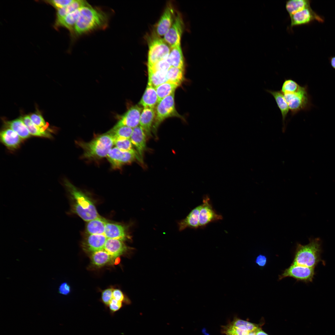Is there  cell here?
Masks as SVG:
<instances>
[{
    "instance_id": "6da1fadb",
    "label": "cell",
    "mask_w": 335,
    "mask_h": 335,
    "mask_svg": "<svg viewBox=\"0 0 335 335\" xmlns=\"http://www.w3.org/2000/svg\"><path fill=\"white\" fill-rule=\"evenodd\" d=\"M64 184L71 202L73 211L87 222L100 217L88 197L67 180H65Z\"/></svg>"
},
{
    "instance_id": "7a4b0ae2",
    "label": "cell",
    "mask_w": 335,
    "mask_h": 335,
    "mask_svg": "<svg viewBox=\"0 0 335 335\" xmlns=\"http://www.w3.org/2000/svg\"><path fill=\"white\" fill-rule=\"evenodd\" d=\"M107 23L106 14L89 4L80 8L74 32L80 35L96 29L104 28L106 27Z\"/></svg>"
},
{
    "instance_id": "3957f363",
    "label": "cell",
    "mask_w": 335,
    "mask_h": 335,
    "mask_svg": "<svg viewBox=\"0 0 335 335\" xmlns=\"http://www.w3.org/2000/svg\"><path fill=\"white\" fill-rule=\"evenodd\" d=\"M113 137L108 132L96 137L92 141L85 142L77 141L83 150V157L89 160L99 159L107 157L114 145Z\"/></svg>"
},
{
    "instance_id": "277c9868",
    "label": "cell",
    "mask_w": 335,
    "mask_h": 335,
    "mask_svg": "<svg viewBox=\"0 0 335 335\" xmlns=\"http://www.w3.org/2000/svg\"><path fill=\"white\" fill-rule=\"evenodd\" d=\"M321 244L318 238L310 239L306 245L297 243L292 264L314 268L320 261Z\"/></svg>"
},
{
    "instance_id": "5b68a950",
    "label": "cell",
    "mask_w": 335,
    "mask_h": 335,
    "mask_svg": "<svg viewBox=\"0 0 335 335\" xmlns=\"http://www.w3.org/2000/svg\"><path fill=\"white\" fill-rule=\"evenodd\" d=\"M283 95L293 115L302 110H308L312 106L307 85L301 86L295 92Z\"/></svg>"
},
{
    "instance_id": "8992f818",
    "label": "cell",
    "mask_w": 335,
    "mask_h": 335,
    "mask_svg": "<svg viewBox=\"0 0 335 335\" xmlns=\"http://www.w3.org/2000/svg\"><path fill=\"white\" fill-rule=\"evenodd\" d=\"M148 66H151L162 60L167 59L171 47L163 38L156 34L148 39Z\"/></svg>"
},
{
    "instance_id": "52a82bcc",
    "label": "cell",
    "mask_w": 335,
    "mask_h": 335,
    "mask_svg": "<svg viewBox=\"0 0 335 335\" xmlns=\"http://www.w3.org/2000/svg\"><path fill=\"white\" fill-rule=\"evenodd\" d=\"M155 117L153 126V132H156L160 124L166 119L171 117H183L177 111L174 101V93L165 97L156 106Z\"/></svg>"
},
{
    "instance_id": "ba28073f",
    "label": "cell",
    "mask_w": 335,
    "mask_h": 335,
    "mask_svg": "<svg viewBox=\"0 0 335 335\" xmlns=\"http://www.w3.org/2000/svg\"><path fill=\"white\" fill-rule=\"evenodd\" d=\"M107 157L114 169H119L123 165L132 163L135 159L141 161L136 151H123L116 147L110 150Z\"/></svg>"
},
{
    "instance_id": "9c48e42d",
    "label": "cell",
    "mask_w": 335,
    "mask_h": 335,
    "mask_svg": "<svg viewBox=\"0 0 335 335\" xmlns=\"http://www.w3.org/2000/svg\"><path fill=\"white\" fill-rule=\"evenodd\" d=\"M199 216V228H203L209 224L222 220V215L217 213L214 209L209 196L203 197Z\"/></svg>"
},
{
    "instance_id": "30bf717a",
    "label": "cell",
    "mask_w": 335,
    "mask_h": 335,
    "mask_svg": "<svg viewBox=\"0 0 335 335\" xmlns=\"http://www.w3.org/2000/svg\"><path fill=\"white\" fill-rule=\"evenodd\" d=\"M314 268L292 264L279 276V280L287 277H291L297 281L305 282L312 280L314 275Z\"/></svg>"
},
{
    "instance_id": "8fae6325",
    "label": "cell",
    "mask_w": 335,
    "mask_h": 335,
    "mask_svg": "<svg viewBox=\"0 0 335 335\" xmlns=\"http://www.w3.org/2000/svg\"><path fill=\"white\" fill-rule=\"evenodd\" d=\"M184 23L181 16L177 13L175 16L173 23L163 39L170 47L181 44L183 32Z\"/></svg>"
},
{
    "instance_id": "7c38bea8",
    "label": "cell",
    "mask_w": 335,
    "mask_h": 335,
    "mask_svg": "<svg viewBox=\"0 0 335 335\" xmlns=\"http://www.w3.org/2000/svg\"><path fill=\"white\" fill-rule=\"evenodd\" d=\"M289 16L291 27L307 24L314 20L319 22L324 21L323 18L316 13L310 7L305 8Z\"/></svg>"
},
{
    "instance_id": "4fadbf2b",
    "label": "cell",
    "mask_w": 335,
    "mask_h": 335,
    "mask_svg": "<svg viewBox=\"0 0 335 335\" xmlns=\"http://www.w3.org/2000/svg\"><path fill=\"white\" fill-rule=\"evenodd\" d=\"M141 110L142 108L138 105L131 107L120 117L118 122L114 127L126 126L133 129L137 127L139 123Z\"/></svg>"
},
{
    "instance_id": "5bb4252c",
    "label": "cell",
    "mask_w": 335,
    "mask_h": 335,
    "mask_svg": "<svg viewBox=\"0 0 335 335\" xmlns=\"http://www.w3.org/2000/svg\"><path fill=\"white\" fill-rule=\"evenodd\" d=\"M174 10L171 5L168 4L164 10L156 26V34L164 36L171 26L174 20Z\"/></svg>"
},
{
    "instance_id": "9a60e30c",
    "label": "cell",
    "mask_w": 335,
    "mask_h": 335,
    "mask_svg": "<svg viewBox=\"0 0 335 335\" xmlns=\"http://www.w3.org/2000/svg\"><path fill=\"white\" fill-rule=\"evenodd\" d=\"M145 131L139 125L133 129L130 139L142 162L144 152L146 149V136Z\"/></svg>"
},
{
    "instance_id": "2e32d148",
    "label": "cell",
    "mask_w": 335,
    "mask_h": 335,
    "mask_svg": "<svg viewBox=\"0 0 335 335\" xmlns=\"http://www.w3.org/2000/svg\"><path fill=\"white\" fill-rule=\"evenodd\" d=\"M107 239L104 234H89L83 243V248L92 253L104 249Z\"/></svg>"
},
{
    "instance_id": "e0dca14e",
    "label": "cell",
    "mask_w": 335,
    "mask_h": 335,
    "mask_svg": "<svg viewBox=\"0 0 335 335\" xmlns=\"http://www.w3.org/2000/svg\"><path fill=\"white\" fill-rule=\"evenodd\" d=\"M104 234L107 238L117 239L123 241L129 238L127 228L121 224L106 222Z\"/></svg>"
},
{
    "instance_id": "ac0fdd59",
    "label": "cell",
    "mask_w": 335,
    "mask_h": 335,
    "mask_svg": "<svg viewBox=\"0 0 335 335\" xmlns=\"http://www.w3.org/2000/svg\"><path fill=\"white\" fill-rule=\"evenodd\" d=\"M0 137L2 143L8 149L12 150L17 148L22 141V139L10 128L2 130L0 133Z\"/></svg>"
},
{
    "instance_id": "d6986e66",
    "label": "cell",
    "mask_w": 335,
    "mask_h": 335,
    "mask_svg": "<svg viewBox=\"0 0 335 335\" xmlns=\"http://www.w3.org/2000/svg\"><path fill=\"white\" fill-rule=\"evenodd\" d=\"M201 204L193 208L184 219L179 221V230L182 231L187 228L197 229L199 228V216Z\"/></svg>"
},
{
    "instance_id": "ffe728a7",
    "label": "cell",
    "mask_w": 335,
    "mask_h": 335,
    "mask_svg": "<svg viewBox=\"0 0 335 335\" xmlns=\"http://www.w3.org/2000/svg\"><path fill=\"white\" fill-rule=\"evenodd\" d=\"M155 117V112L154 108H144L141 114L139 124L148 136L151 135Z\"/></svg>"
},
{
    "instance_id": "44dd1931",
    "label": "cell",
    "mask_w": 335,
    "mask_h": 335,
    "mask_svg": "<svg viewBox=\"0 0 335 335\" xmlns=\"http://www.w3.org/2000/svg\"><path fill=\"white\" fill-rule=\"evenodd\" d=\"M128 249L123 241L110 238L107 239L104 248V249L113 258L122 255Z\"/></svg>"
},
{
    "instance_id": "7402d4cb",
    "label": "cell",
    "mask_w": 335,
    "mask_h": 335,
    "mask_svg": "<svg viewBox=\"0 0 335 335\" xmlns=\"http://www.w3.org/2000/svg\"><path fill=\"white\" fill-rule=\"evenodd\" d=\"M167 60L171 66L184 70V60L181 44L171 47Z\"/></svg>"
},
{
    "instance_id": "603a6c76",
    "label": "cell",
    "mask_w": 335,
    "mask_h": 335,
    "mask_svg": "<svg viewBox=\"0 0 335 335\" xmlns=\"http://www.w3.org/2000/svg\"><path fill=\"white\" fill-rule=\"evenodd\" d=\"M266 91L273 96L280 111L283 125V129L284 130L285 128L286 118L290 110L284 96L280 91L269 90H266Z\"/></svg>"
},
{
    "instance_id": "cb8c5ba5",
    "label": "cell",
    "mask_w": 335,
    "mask_h": 335,
    "mask_svg": "<svg viewBox=\"0 0 335 335\" xmlns=\"http://www.w3.org/2000/svg\"><path fill=\"white\" fill-rule=\"evenodd\" d=\"M158 103V96L155 88L147 84L139 104L144 108H154Z\"/></svg>"
},
{
    "instance_id": "d4e9b609",
    "label": "cell",
    "mask_w": 335,
    "mask_h": 335,
    "mask_svg": "<svg viewBox=\"0 0 335 335\" xmlns=\"http://www.w3.org/2000/svg\"><path fill=\"white\" fill-rule=\"evenodd\" d=\"M31 135L36 136L51 138V136L45 127H40L35 124L29 116L27 115L20 117Z\"/></svg>"
},
{
    "instance_id": "484cf974",
    "label": "cell",
    "mask_w": 335,
    "mask_h": 335,
    "mask_svg": "<svg viewBox=\"0 0 335 335\" xmlns=\"http://www.w3.org/2000/svg\"><path fill=\"white\" fill-rule=\"evenodd\" d=\"M80 8L68 14L59 21H56L55 27H64L71 32H74L75 26L80 14Z\"/></svg>"
},
{
    "instance_id": "4316f807",
    "label": "cell",
    "mask_w": 335,
    "mask_h": 335,
    "mask_svg": "<svg viewBox=\"0 0 335 335\" xmlns=\"http://www.w3.org/2000/svg\"><path fill=\"white\" fill-rule=\"evenodd\" d=\"M107 221L100 216L87 222L86 230L88 234H104Z\"/></svg>"
},
{
    "instance_id": "83f0119b",
    "label": "cell",
    "mask_w": 335,
    "mask_h": 335,
    "mask_svg": "<svg viewBox=\"0 0 335 335\" xmlns=\"http://www.w3.org/2000/svg\"><path fill=\"white\" fill-rule=\"evenodd\" d=\"M6 124L9 128L16 132L22 139H26L31 136L28 129L20 118L7 121Z\"/></svg>"
},
{
    "instance_id": "f1b7e54d",
    "label": "cell",
    "mask_w": 335,
    "mask_h": 335,
    "mask_svg": "<svg viewBox=\"0 0 335 335\" xmlns=\"http://www.w3.org/2000/svg\"><path fill=\"white\" fill-rule=\"evenodd\" d=\"M88 4H89L86 1L74 0L69 5L57 9L56 21H59L68 14Z\"/></svg>"
},
{
    "instance_id": "f546056e",
    "label": "cell",
    "mask_w": 335,
    "mask_h": 335,
    "mask_svg": "<svg viewBox=\"0 0 335 335\" xmlns=\"http://www.w3.org/2000/svg\"><path fill=\"white\" fill-rule=\"evenodd\" d=\"M113 258L104 249L92 253L91 259L92 264L96 267H100L109 263Z\"/></svg>"
},
{
    "instance_id": "4dcf8cb0",
    "label": "cell",
    "mask_w": 335,
    "mask_h": 335,
    "mask_svg": "<svg viewBox=\"0 0 335 335\" xmlns=\"http://www.w3.org/2000/svg\"><path fill=\"white\" fill-rule=\"evenodd\" d=\"M179 84L168 81L156 87L158 98V103L165 97L174 93Z\"/></svg>"
},
{
    "instance_id": "1f68e13d",
    "label": "cell",
    "mask_w": 335,
    "mask_h": 335,
    "mask_svg": "<svg viewBox=\"0 0 335 335\" xmlns=\"http://www.w3.org/2000/svg\"><path fill=\"white\" fill-rule=\"evenodd\" d=\"M310 7L308 0H290L286 1V9L289 16Z\"/></svg>"
},
{
    "instance_id": "d6a6232c",
    "label": "cell",
    "mask_w": 335,
    "mask_h": 335,
    "mask_svg": "<svg viewBox=\"0 0 335 335\" xmlns=\"http://www.w3.org/2000/svg\"><path fill=\"white\" fill-rule=\"evenodd\" d=\"M148 84L155 88L168 81L167 73L148 69Z\"/></svg>"
},
{
    "instance_id": "836d02e7",
    "label": "cell",
    "mask_w": 335,
    "mask_h": 335,
    "mask_svg": "<svg viewBox=\"0 0 335 335\" xmlns=\"http://www.w3.org/2000/svg\"><path fill=\"white\" fill-rule=\"evenodd\" d=\"M184 70L171 66L167 73L168 81L180 85L185 79Z\"/></svg>"
},
{
    "instance_id": "e575fe53",
    "label": "cell",
    "mask_w": 335,
    "mask_h": 335,
    "mask_svg": "<svg viewBox=\"0 0 335 335\" xmlns=\"http://www.w3.org/2000/svg\"><path fill=\"white\" fill-rule=\"evenodd\" d=\"M133 131V128L126 126L115 127H113L109 132L114 138V140L118 139H130Z\"/></svg>"
},
{
    "instance_id": "d590c367",
    "label": "cell",
    "mask_w": 335,
    "mask_h": 335,
    "mask_svg": "<svg viewBox=\"0 0 335 335\" xmlns=\"http://www.w3.org/2000/svg\"><path fill=\"white\" fill-rule=\"evenodd\" d=\"M301 87L294 80L291 78L286 79L282 84L280 91L283 94L293 93L298 90Z\"/></svg>"
},
{
    "instance_id": "8d00e7d4",
    "label": "cell",
    "mask_w": 335,
    "mask_h": 335,
    "mask_svg": "<svg viewBox=\"0 0 335 335\" xmlns=\"http://www.w3.org/2000/svg\"><path fill=\"white\" fill-rule=\"evenodd\" d=\"M231 325L249 332L255 331L259 328L256 324L239 319L234 320Z\"/></svg>"
},
{
    "instance_id": "74e56055",
    "label": "cell",
    "mask_w": 335,
    "mask_h": 335,
    "mask_svg": "<svg viewBox=\"0 0 335 335\" xmlns=\"http://www.w3.org/2000/svg\"><path fill=\"white\" fill-rule=\"evenodd\" d=\"M114 145L119 149L125 151L135 150L130 139H118L114 140Z\"/></svg>"
},
{
    "instance_id": "f35d334b",
    "label": "cell",
    "mask_w": 335,
    "mask_h": 335,
    "mask_svg": "<svg viewBox=\"0 0 335 335\" xmlns=\"http://www.w3.org/2000/svg\"><path fill=\"white\" fill-rule=\"evenodd\" d=\"M171 67L166 59L160 61L153 65L148 66V69L167 73Z\"/></svg>"
},
{
    "instance_id": "ab89813d",
    "label": "cell",
    "mask_w": 335,
    "mask_h": 335,
    "mask_svg": "<svg viewBox=\"0 0 335 335\" xmlns=\"http://www.w3.org/2000/svg\"><path fill=\"white\" fill-rule=\"evenodd\" d=\"M29 117L36 125L40 127H48V124L46 123L41 114L38 113L31 114Z\"/></svg>"
},
{
    "instance_id": "60d3db41",
    "label": "cell",
    "mask_w": 335,
    "mask_h": 335,
    "mask_svg": "<svg viewBox=\"0 0 335 335\" xmlns=\"http://www.w3.org/2000/svg\"><path fill=\"white\" fill-rule=\"evenodd\" d=\"M122 306V302L118 301L113 298L108 306L110 315L112 316H114L115 314L118 311Z\"/></svg>"
},
{
    "instance_id": "b9f144b4",
    "label": "cell",
    "mask_w": 335,
    "mask_h": 335,
    "mask_svg": "<svg viewBox=\"0 0 335 335\" xmlns=\"http://www.w3.org/2000/svg\"><path fill=\"white\" fill-rule=\"evenodd\" d=\"M112 288H108L104 290L102 293L101 300L102 302L106 306H108L110 302L113 299V292Z\"/></svg>"
},
{
    "instance_id": "7bdbcfd3",
    "label": "cell",
    "mask_w": 335,
    "mask_h": 335,
    "mask_svg": "<svg viewBox=\"0 0 335 335\" xmlns=\"http://www.w3.org/2000/svg\"><path fill=\"white\" fill-rule=\"evenodd\" d=\"M74 0H54L46 2L57 9L65 7L72 2Z\"/></svg>"
},
{
    "instance_id": "ee69618b",
    "label": "cell",
    "mask_w": 335,
    "mask_h": 335,
    "mask_svg": "<svg viewBox=\"0 0 335 335\" xmlns=\"http://www.w3.org/2000/svg\"><path fill=\"white\" fill-rule=\"evenodd\" d=\"M58 291L60 294L67 295L70 292V287L67 283H63L59 286Z\"/></svg>"
},
{
    "instance_id": "f6af8a7d",
    "label": "cell",
    "mask_w": 335,
    "mask_h": 335,
    "mask_svg": "<svg viewBox=\"0 0 335 335\" xmlns=\"http://www.w3.org/2000/svg\"><path fill=\"white\" fill-rule=\"evenodd\" d=\"M113 298L122 302L124 301V297L122 292L118 289H116L113 290Z\"/></svg>"
},
{
    "instance_id": "bcb514c9",
    "label": "cell",
    "mask_w": 335,
    "mask_h": 335,
    "mask_svg": "<svg viewBox=\"0 0 335 335\" xmlns=\"http://www.w3.org/2000/svg\"><path fill=\"white\" fill-rule=\"evenodd\" d=\"M267 262L266 257L262 254L258 255L255 260L256 263L259 266L263 267L266 266Z\"/></svg>"
},
{
    "instance_id": "7dc6e473",
    "label": "cell",
    "mask_w": 335,
    "mask_h": 335,
    "mask_svg": "<svg viewBox=\"0 0 335 335\" xmlns=\"http://www.w3.org/2000/svg\"><path fill=\"white\" fill-rule=\"evenodd\" d=\"M330 63L332 67L335 69V56L330 57L329 59Z\"/></svg>"
},
{
    "instance_id": "c3c4849f",
    "label": "cell",
    "mask_w": 335,
    "mask_h": 335,
    "mask_svg": "<svg viewBox=\"0 0 335 335\" xmlns=\"http://www.w3.org/2000/svg\"><path fill=\"white\" fill-rule=\"evenodd\" d=\"M255 332L256 335H268L260 328H258Z\"/></svg>"
},
{
    "instance_id": "681fc988",
    "label": "cell",
    "mask_w": 335,
    "mask_h": 335,
    "mask_svg": "<svg viewBox=\"0 0 335 335\" xmlns=\"http://www.w3.org/2000/svg\"><path fill=\"white\" fill-rule=\"evenodd\" d=\"M248 335H256L255 331L249 332Z\"/></svg>"
}]
</instances>
